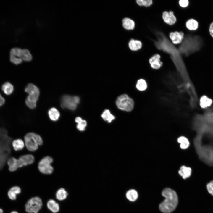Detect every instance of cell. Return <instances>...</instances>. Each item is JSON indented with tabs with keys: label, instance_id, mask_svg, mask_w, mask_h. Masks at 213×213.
<instances>
[{
	"label": "cell",
	"instance_id": "4",
	"mask_svg": "<svg viewBox=\"0 0 213 213\" xmlns=\"http://www.w3.org/2000/svg\"><path fill=\"white\" fill-rule=\"evenodd\" d=\"M23 139L25 146L30 151H35L38 149V146L43 143L42 140L40 136L33 132L27 133L24 136Z\"/></svg>",
	"mask_w": 213,
	"mask_h": 213
},
{
	"label": "cell",
	"instance_id": "20",
	"mask_svg": "<svg viewBox=\"0 0 213 213\" xmlns=\"http://www.w3.org/2000/svg\"><path fill=\"white\" fill-rule=\"evenodd\" d=\"M128 46L131 50L136 51L141 48L142 43L140 41L132 39L129 42Z\"/></svg>",
	"mask_w": 213,
	"mask_h": 213
},
{
	"label": "cell",
	"instance_id": "19",
	"mask_svg": "<svg viewBox=\"0 0 213 213\" xmlns=\"http://www.w3.org/2000/svg\"><path fill=\"white\" fill-rule=\"evenodd\" d=\"M1 88L4 93L8 95L12 94L14 89L12 85L8 82H6L3 84L1 86Z\"/></svg>",
	"mask_w": 213,
	"mask_h": 213
},
{
	"label": "cell",
	"instance_id": "38",
	"mask_svg": "<svg viewBox=\"0 0 213 213\" xmlns=\"http://www.w3.org/2000/svg\"><path fill=\"white\" fill-rule=\"evenodd\" d=\"M4 211L3 209L1 208H0V213H3Z\"/></svg>",
	"mask_w": 213,
	"mask_h": 213
},
{
	"label": "cell",
	"instance_id": "21",
	"mask_svg": "<svg viewBox=\"0 0 213 213\" xmlns=\"http://www.w3.org/2000/svg\"><path fill=\"white\" fill-rule=\"evenodd\" d=\"M212 103V100L206 96H202L200 100V105L202 108L210 106Z\"/></svg>",
	"mask_w": 213,
	"mask_h": 213
},
{
	"label": "cell",
	"instance_id": "15",
	"mask_svg": "<svg viewBox=\"0 0 213 213\" xmlns=\"http://www.w3.org/2000/svg\"><path fill=\"white\" fill-rule=\"evenodd\" d=\"M20 188L17 186H14L11 187L7 192L8 198L11 200L14 201L16 199L17 195L21 192Z\"/></svg>",
	"mask_w": 213,
	"mask_h": 213
},
{
	"label": "cell",
	"instance_id": "11",
	"mask_svg": "<svg viewBox=\"0 0 213 213\" xmlns=\"http://www.w3.org/2000/svg\"><path fill=\"white\" fill-rule=\"evenodd\" d=\"M169 37L173 43L179 44L182 42L184 38V34L182 31L171 32L169 34Z\"/></svg>",
	"mask_w": 213,
	"mask_h": 213
},
{
	"label": "cell",
	"instance_id": "16",
	"mask_svg": "<svg viewBox=\"0 0 213 213\" xmlns=\"http://www.w3.org/2000/svg\"><path fill=\"white\" fill-rule=\"evenodd\" d=\"M12 146L14 150L16 151L23 150L25 146L24 141L21 138H17L13 140Z\"/></svg>",
	"mask_w": 213,
	"mask_h": 213
},
{
	"label": "cell",
	"instance_id": "28",
	"mask_svg": "<svg viewBox=\"0 0 213 213\" xmlns=\"http://www.w3.org/2000/svg\"><path fill=\"white\" fill-rule=\"evenodd\" d=\"M126 197L130 201H135L138 197V193L134 189H131L128 191L126 193Z\"/></svg>",
	"mask_w": 213,
	"mask_h": 213
},
{
	"label": "cell",
	"instance_id": "18",
	"mask_svg": "<svg viewBox=\"0 0 213 213\" xmlns=\"http://www.w3.org/2000/svg\"><path fill=\"white\" fill-rule=\"evenodd\" d=\"M47 207L50 210L54 213L57 212L59 210V204L53 199H50L48 201Z\"/></svg>",
	"mask_w": 213,
	"mask_h": 213
},
{
	"label": "cell",
	"instance_id": "13",
	"mask_svg": "<svg viewBox=\"0 0 213 213\" xmlns=\"http://www.w3.org/2000/svg\"><path fill=\"white\" fill-rule=\"evenodd\" d=\"M7 164L8 170L11 172H15L20 168L18 159L14 157L9 158L7 161Z\"/></svg>",
	"mask_w": 213,
	"mask_h": 213
},
{
	"label": "cell",
	"instance_id": "1",
	"mask_svg": "<svg viewBox=\"0 0 213 213\" xmlns=\"http://www.w3.org/2000/svg\"><path fill=\"white\" fill-rule=\"evenodd\" d=\"M162 195L165 198L164 200L159 205L160 210L164 213H170L173 211L177 206L178 200L175 192L168 188L162 191Z\"/></svg>",
	"mask_w": 213,
	"mask_h": 213
},
{
	"label": "cell",
	"instance_id": "17",
	"mask_svg": "<svg viewBox=\"0 0 213 213\" xmlns=\"http://www.w3.org/2000/svg\"><path fill=\"white\" fill-rule=\"evenodd\" d=\"M191 168L189 167H187L185 166H182L178 171L179 175L184 179L189 177L191 175Z\"/></svg>",
	"mask_w": 213,
	"mask_h": 213
},
{
	"label": "cell",
	"instance_id": "6",
	"mask_svg": "<svg viewBox=\"0 0 213 213\" xmlns=\"http://www.w3.org/2000/svg\"><path fill=\"white\" fill-rule=\"evenodd\" d=\"M80 101V99L78 96L64 95L62 98L61 106L63 108L73 110L76 109Z\"/></svg>",
	"mask_w": 213,
	"mask_h": 213
},
{
	"label": "cell",
	"instance_id": "14",
	"mask_svg": "<svg viewBox=\"0 0 213 213\" xmlns=\"http://www.w3.org/2000/svg\"><path fill=\"white\" fill-rule=\"evenodd\" d=\"M160 56L158 54L153 55L149 59V62L151 67L154 69H159L163 63L160 60Z\"/></svg>",
	"mask_w": 213,
	"mask_h": 213
},
{
	"label": "cell",
	"instance_id": "22",
	"mask_svg": "<svg viewBox=\"0 0 213 213\" xmlns=\"http://www.w3.org/2000/svg\"><path fill=\"white\" fill-rule=\"evenodd\" d=\"M122 25L125 29L130 30H133L134 28L135 23L132 20L128 18H125L122 20Z\"/></svg>",
	"mask_w": 213,
	"mask_h": 213
},
{
	"label": "cell",
	"instance_id": "7",
	"mask_svg": "<svg viewBox=\"0 0 213 213\" xmlns=\"http://www.w3.org/2000/svg\"><path fill=\"white\" fill-rule=\"evenodd\" d=\"M42 206V201L39 197H32L26 202L25 206V210L28 213H37Z\"/></svg>",
	"mask_w": 213,
	"mask_h": 213
},
{
	"label": "cell",
	"instance_id": "27",
	"mask_svg": "<svg viewBox=\"0 0 213 213\" xmlns=\"http://www.w3.org/2000/svg\"><path fill=\"white\" fill-rule=\"evenodd\" d=\"M101 117L105 121H107L108 123H110L115 118V117L110 112L109 110L105 109L103 112Z\"/></svg>",
	"mask_w": 213,
	"mask_h": 213
},
{
	"label": "cell",
	"instance_id": "35",
	"mask_svg": "<svg viewBox=\"0 0 213 213\" xmlns=\"http://www.w3.org/2000/svg\"><path fill=\"white\" fill-rule=\"evenodd\" d=\"M5 99L0 93V106H2L5 103Z\"/></svg>",
	"mask_w": 213,
	"mask_h": 213
},
{
	"label": "cell",
	"instance_id": "2",
	"mask_svg": "<svg viewBox=\"0 0 213 213\" xmlns=\"http://www.w3.org/2000/svg\"><path fill=\"white\" fill-rule=\"evenodd\" d=\"M202 44V40L200 36H188L184 38L179 49L182 53L187 56L199 50Z\"/></svg>",
	"mask_w": 213,
	"mask_h": 213
},
{
	"label": "cell",
	"instance_id": "29",
	"mask_svg": "<svg viewBox=\"0 0 213 213\" xmlns=\"http://www.w3.org/2000/svg\"><path fill=\"white\" fill-rule=\"evenodd\" d=\"M136 87L138 90L140 91H143L147 88V85L146 83L143 79H139L137 81Z\"/></svg>",
	"mask_w": 213,
	"mask_h": 213
},
{
	"label": "cell",
	"instance_id": "34",
	"mask_svg": "<svg viewBox=\"0 0 213 213\" xmlns=\"http://www.w3.org/2000/svg\"><path fill=\"white\" fill-rule=\"evenodd\" d=\"M209 30L211 36L213 38V22L211 24Z\"/></svg>",
	"mask_w": 213,
	"mask_h": 213
},
{
	"label": "cell",
	"instance_id": "9",
	"mask_svg": "<svg viewBox=\"0 0 213 213\" xmlns=\"http://www.w3.org/2000/svg\"><path fill=\"white\" fill-rule=\"evenodd\" d=\"M53 161L52 158L49 156L42 159L38 164V169L39 171L45 174H51L53 170V168L51 165Z\"/></svg>",
	"mask_w": 213,
	"mask_h": 213
},
{
	"label": "cell",
	"instance_id": "5",
	"mask_svg": "<svg viewBox=\"0 0 213 213\" xmlns=\"http://www.w3.org/2000/svg\"><path fill=\"white\" fill-rule=\"evenodd\" d=\"M116 104L119 109L127 112L131 111L134 106V102L133 99L126 94L119 96L116 99Z\"/></svg>",
	"mask_w": 213,
	"mask_h": 213
},
{
	"label": "cell",
	"instance_id": "23",
	"mask_svg": "<svg viewBox=\"0 0 213 213\" xmlns=\"http://www.w3.org/2000/svg\"><path fill=\"white\" fill-rule=\"evenodd\" d=\"M48 114L50 119L54 121L57 120L60 116L59 112L55 108H52L49 110Z\"/></svg>",
	"mask_w": 213,
	"mask_h": 213
},
{
	"label": "cell",
	"instance_id": "37",
	"mask_svg": "<svg viewBox=\"0 0 213 213\" xmlns=\"http://www.w3.org/2000/svg\"><path fill=\"white\" fill-rule=\"evenodd\" d=\"M10 213H18V212L16 211H12Z\"/></svg>",
	"mask_w": 213,
	"mask_h": 213
},
{
	"label": "cell",
	"instance_id": "32",
	"mask_svg": "<svg viewBox=\"0 0 213 213\" xmlns=\"http://www.w3.org/2000/svg\"><path fill=\"white\" fill-rule=\"evenodd\" d=\"M206 188L209 193L213 196V180L206 184Z\"/></svg>",
	"mask_w": 213,
	"mask_h": 213
},
{
	"label": "cell",
	"instance_id": "33",
	"mask_svg": "<svg viewBox=\"0 0 213 213\" xmlns=\"http://www.w3.org/2000/svg\"><path fill=\"white\" fill-rule=\"evenodd\" d=\"M179 3L181 7H185L188 5L189 1L188 0H180L179 1Z\"/></svg>",
	"mask_w": 213,
	"mask_h": 213
},
{
	"label": "cell",
	"instance_id": "24",
	"mask_svg": "<svg viewBox=\"0 0 213 213\" xmlns=\"http://www.w3.org/2000/svg\"><path fill=\"white\" fill-rule=\"evenodd\" d=\"M68 195V193L64 188H61L59 189L56 193V198L60 201H62L65 199Z\"/></svg>",
	"mask_w": 213,
	"mask_h": 213
},
{
	"label": "cell",
	"instance_id": "3",
	"mask_svg": "<svg viewBox=\"0 0 213 213\" xmlns=\"http://www.w3.org/2000/svg\"><path fill=\"white\" fill-rule=\"evenodd\" d=\"M25 90L28 94L25 100L26 105L31 109L35 108L39 95V89L34 85L29 83L26 87Z\"/></svg>",
	"mask_w": 213,
	"mask_h": 213
},
{
	"label": "cell",
	"instance_id": "31",
	"mask_svg": "<svg viewBox=\"0 0 213 213\" xmlns=\"http://www.w3.org/2000/svg\"><path fill=\"white\" fill-rule=\"evenodd\" d=\"M87 125L86 121L85 120H83L80 122L78 123L77 128L78 130L80 131H83L85 130Z\"/></svg>",
	"mask_w": 213,
	"mask_h": 213
},
{
	"label": "cell",
	"instance_id": "25",
	"mask_svg": "<svg viewBox=\"0 0 213 213\" xmlns=\"http://www.w3.org/2000/svg\"><path fill=\"white\" fill-rule=\"evenodd\" d=\"M177 141L180 143V147L182 149H186L189 146V141L188 138L185 136L180 137L178 138Z\"/></svg>",
	"mask_w": 213,
	"mask_h": 213
},
{
	"label": "cell",
	"instance_id": "36",
	"mask_svg": "<svg viewBox=\"0 0 213 213\" xmlns=\"http://www.w3.org/2000/svg\"><path fill=\"white\" fill-rule=\"evenodd\" d=\"M83 120L80 117H76L75 120V122H76L78 123L82 121Z\"/></svg>",
	"mask_w": 213,
	"mask_h": 213
},
{
	"label": "cell",
	"instance_id": "10",
	"mask_svg": "<svg viewBox=\"0 0 213 213\" xmlns=\"http://www.w3.org/2000/svg\"><path fill=\"white\" fill-rule=\"evenodd\" d=\"M20 168L32 164L34 160L33 156L30 154H24L18 159Z\"/></svg>",
	"mask_w": 213,
	"mask_h": 213
},
{
	"label": "cell",
	"instance_id": "8",
	"mask_svg": "<svg viewBox=\"0 0 213 213\" xmlns=\"http://www.w3.org/2000/svg\"><path fill=\"white\" fill-rule=\"evenodd\" d=\"M10 56L20 59L25 61H30L32 59V55L29 50L27 49L13 48L10 50Z\"/></svg>",
	"mask_w": 213,
	"mask_h": 213
},
{
	"label": "cell",
	"instance_id": "30",
	"mask_svg": "<svg viewBox=\"0 0 213 213\" xmlns=\"http://www.w3.org/2000/svg\"><path fill=\"white\" fill-rule=\"evenodd\" d=\"M136 1L139 5L146 7L149 6L152 4V0H137Z\"/></svg>",
	"mask_w": 213,
	"mask_h": 213
},
{
	"label": "cell",
	"instance_id": "12",
	"mask_svg": "<svg viewBox=\"0 0 213 213\" xmlns=\"http://www.w3.org/2000/svg\"><path fill=\"white\" fill-rule=\"evenodd\" d=\"M162 17L164 22L170 25H173L176 21V17L172 11H170L169 12L167 11L164 12Z\"/></svg>",
	"mask_w": 213,
	"mask_h": 213
},
{
	"label": "cell",
	"instance_id": "26",
	"mask_svg": "<svg viewBox=\"0 0 213 213\" xmlns=\"http://www.w3.org/2000/svg\"><path fill=\"white\" fill-rule=\"evenodd\" d=\"M187 28L191 30H196L198 27V22L193 19H190L188 20L186 23Z\"/></svg>",
	"mask_w": 213,
	"mask_h": 213
}]
</instances>
